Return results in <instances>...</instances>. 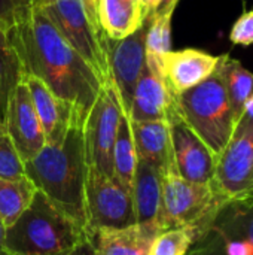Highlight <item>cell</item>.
I'll list each match as a JSON object with an SVG mask.
<instances>
[{
	"instance_id": "6da1fadb",
	"label": "cell",
	"mask_w": 253,
	"mask_h": 255,
	"mask_svg": "<svg viewBox=\"0 0 253 255\" xmlns=\"http://www.w3.org/2000/svg\"><path fill=\"white\" fill-rule=\"evenodd\" d=\"M6 31L19 58L22 75L39 78L72 108L76 126L84 127L104 85L95 70L69 45L39 6L25 21Z\"/></svg>"
},
{
	"instance_id": "7a4b0ae2",
	"label": "cell",
	"mask_w": 253,
	"mask_h": 255,
	"mask_svg": "<svg viewBox=\"0 0 253 255\" xmlns=\"http://www.w3.org/2000/svg\"><path fill=\"white\" fill-rule=\"evenodd\" d=\"M86 172L84 133L79 126H72L61 143L45 145L33 160L24 163V173L37 191L84 227Z\"/></svg>"
},
{
	"instance_id": "3957f363",
	"label": "cell",
	"mask_w": 253,
	"mask_h": 255,
	"mask_svg": "<svg viewBox=\"0 0 253 255\" xmlns=\"http://www.w3.org/2000/svg\"><path fill=\"white\" fill-rule=\"evenodd\" d=\"M85 241V227L37 191L25 212L6 229L4 250L9 255H61Z\"/></svg>"
},
{
	"instance_id": "277c9868",
	"label": "cell",
	"mask_w": 253,
	"mask_h": 255,
	"mask_svg": "<svg viewBox=\"0 0 253 255\" xmlns=\"http://www.w3.org/2000/svg\"><path fill=\"white\" fill-rule=\"evenodd\" d=\"M219 64L207 79L176 96L179 115L216 157L228 143L236 127Z\"/></svg>"
},
{
	"instance_id": "5b68a950",
	"label": "cell",
	"mask_w": 253,
	"mask_h": 255,
	"mask_svg": "<svg viewBox=\"0 0 253 255\" xmlns=\"http://www.w3.org/2000/svg\"><path fill=\"white\" fill-rule=\"evenodd\" d=\"M227 202L228 199L213 182L195 184L183 179L176 169H170L163 175L161 209L157 224L163 230L192 229L197 239Z\"/></svg>"
},
{
	"instance_id": "8992f818",
	"label": "cell",
	"mask_w": 253,
	"mask_h": 255,
	"mask_svg": "<svg viewBox=\"0 0 253 255\" xmlns=\"http://www.w3.org/2000/svg\"><path fill=\"white\" fill-rule=\"evenodd\" d=\"M185 255H253V196L228 200Z\"/></svg>"
},
{
	"instance_id": "52a82bcc",
	"label": "cell",
	"mask_w": 253,
	"mask_h": 255,
	"mask_svg": "<svg viewBox=\"0 0 253 255\" xmlns=\"http://www.w3.org/2000/svg\"><path fill=\"white\" fill-rule=\"evenodd\" d=\"M54 22L69 45L95 70L101 82H110L107 36L89 21L81 0H52L39 6Z\"/></svg>"
},
{
	"instance_id": "ba28073f",
	"label": "cell",
	"mask_w": 253,
	"mask_h": 255,
	"mask_svg": "<svg viewBox=\"0 0 253 255\" xmlns=\"http://www.w3.org/2000/svg\"><path fill=\"white\" fill-rule=\"evenodd\" d=\"M122 115L119 96L113 84L106 82L84 123L82 133L86 166L107 176H113V146Z\"/></svg>"
},
{
	"instance_id": "9c48e42d",
	"label": "cell",
	"mask_w": 253,
	"mask_h": 255,
	"mask_svg": "<svg viewBox=\"0 0 253 255\" xmlns=\"http://www.w3.org/2000/svg\"><path fill=\"white\" fill-rule=\"evenodd\" d=\"M136 224L133 193L115 176L88 167L85 181V229H122Z\"/></svg>"
},
{
	"instance_id": "30bf717a",
	"label": "cell",
	"mask_w": 253,
	"mask_h": 255,
	"mask_svg": "<svg viewBox=\"0 0 253 255\" xmlns=\"http://www.w3.org/2000/svg\"><path fill=\"white\" fill-rule=\"evenodd\" d=\"M213 184L228 199L253 191V117L243 114L233 134L216 157Z\"/></svg>"
},
{
	"instance_id": "8fae6325",
	"label": "cell",
	"mask_w": 253,
	"mask_h": 255,
	"mask_svg": "<svg viewBox=\"0 0 253 255\" xmlns=\"http://www.w3.org/2000/svg\"><path fill=\"white\" fill-rule=\"evenodd\" d=\"M154 13H146L142 25L130 36L115 40L107 37V63L110 82L113 84L124 114L131 111L137 81L146 66V37Z\"/></svg>"
},
{
	"instance_id": "7c38bea8",
	"label": "cell",
	"mask_w": 253,
	"mask_h": 255,
	"mask_svg": "<svg viewBox=\"0 0 253 255\" xmlns=\"http://www.w3.org/2000/svg\"><path fill=\"white\" fill-rule=\"evenodd\" d=\"M173 160L177 173L195 184H212L216 169V155L189 128L179 112L169 118Z\"/></svg>"
},
{
	"instance_id": "4fadbf2b",
	"label": "cell",
	"mask_w": 253,
	"mask_h": 255,
	"mask_svg": "<svg viewBox=\"0 0 253 255\" xmlns=\"http://www.w3.org/2000/svg\"><path fill=\"white\" fill-rule=\"evenodd\" d=\"M6 133L22 164L33 160L46 145L40 120L24 79L19 81L9 99Z\"/></svg>"
},
{
	"instance_id": "5bb4252c",
	"label": "cell",
	"mask_w": 253,
	"mask_h": 255,
	"mask_svg": "<svg viewBox=\"0 0 253 255\" xmlns=\"http://www.w3.org/2000/svg\"><path fill=\"white\" fill-rule=\"evenodd\" d=\"M174 112H177L176 94L164 75L145 66L134 90L130 121H169Z\"/></svg>"
},
{
	"instance_id": "9a60e30c",
	"label": "cell",
	"mask_w": 253,
	"mask_h": 255,
	"mask_svg": "<svg viewBox=\"0 0 253 255\" xmlns=\"http://www.w3.org/2000/svg\"><path fill=\"white\" fill-rule=\"evenodd\" d=\"M221 55H212L200 49L169 51L161 58L163 75L170 90L177 96L204 79L218 67Z\"/></svg>"
},
{
	"instance_id": "2e32d148",
	"label": "cell",
	"mask_w": 253,
	"mask_h": 255,
	"mask_svg": "<svg viewBox=\"0 0 253 255\" xmlns=\"http://www.w3.org/2000/svg\"><path fill=\"white\" fill-rule=\"evenodd\" d=\"M164 232L157 223H136L122 229H98L88 233L95 255H149L157 236Z\"/></svg>"
},
{
	"instance_id": "e0dca14e",
	"label": "cell",
	"mask_w": 253,
	"mask_h": 255,
	"mask_svg": "<svg viewBox=\"0 0 253 255\" xmlns=\"http://www.w3.org/2000/svg\"><path fill=\"white\" fill-rule=\"evenodd\" d=\"M22 79L28 87L34 109L45 133L46 145L61 143L69 128L76 126L72 108L66 102L60 100L39 78L22 75Z\"/></svg>"
},
{
	"instance_id": "ac0fdd59",
	"label": "cell",
	"mask_w": 253,
	"mask_h": 255,
	"mask_svg": "<svg viewBox=\"0 0 253 255\" xmlns=\"http://www.w3.org/2000/svg\"><path fill=\"white\" fill-rule=\"evenodd\" d=\"M130 127L139 161L157 167L163 175L176 169L167 121H130Z\"/></svg>"
},
{
	"instance_id": "d6986e66",
	"label": "cell",
	"mask_w": 253,
	"mask_h": 255,
	"mask_svg": "<svg viewBox=\"0 0 253 255\" xmlns=\"http://www.w3.org/2000/svg\"><path fill=\"white\" fill-rule=\"evenodd\" d=\"M131 193L136 223H157L161 209L163 173L157 167L139 161L133 178Z\"/></svg>"
},
{
	"instance_id": "ffe728a7",
	"label": "cell",
	"mask_w": 253,
	"mask_h": 255,
	"mask_svg": "<svg viewBox=\"0 0 253 255\" xmlns=\"http://www.w3.org/2000/svg\"><path fill=\"white\" fill-rule=\"evenodd\" d=\"M140 0H100L98 21L107 37L119 40L133 34L145 19Z\"/></svg>"
},
{
	"instance_id": "44dd1931",
	"label": "cell",
	"mask_w": 253,
	"mask_h": 255,
	"mask_svg": "<svg viewBox=\"0 0 253 255\" xmlns=\"http://www.w3.org/2000/svg\"><path fill=\"white\" fill-rule=\"evenodd\" d=\"M37 188L24 175L21 178H0V221L10 227L30 206Z\"/></svg>"
},
{
	"instance_id": "7402d4cb",
	"label": "cell",
	"mask_w": 253,
	"mask_h": 255,
	"mask_svg": "<svg viewBox=\"0 0 253 255\" xmlns=\"http://www.w3.org/2000/svg\"><path fill=\"white\" fill-rule=\"evenodd\" d=\"M219 66L225 79V87L231 103L234 123L237 126L243 115L246 102L253 94V73L248 70L239 60L231 58L230 54L221 55Z\"/></svg>"
},
{
	"instance_id": "603a6c76",
	"label": "cell",
	"mask_w": 253,
	"mask_h": 255,
	"mask_svg": "<svg viewBox=\"0 0 253 255\" xmlns=\"http://www.w3.org/2000/svg\"><path fill=\"white\" fill-rule=\"evenodd\" d=\"M22 79L19 58L9 40L7 31L0 27V128H6L9 99Z\"/></svg>"
},
{
	"instance_id": "cb8c5ba5",
	"label": "cell",
	"mask_w": 253,
	"mask_h": 255,
	"mask_svg": "<svg viewBox=\"0 0 253 255\" xmlns=\"http://www.w3.org/2000/svg\"><path fill=\"white\" fill-rule=\"evenodd\" d=\"M137 152L131 134L130 118L124 114L119 121L116 140L113 146V176L127 188L131 190L133 178L137 169Z\"/></svg>"
},
{
	"instance_id": "d4e9b609",
	"label": "cell",
	"mask_w": 253,
	"mask_h": 255,
	"mask_svg": "<svg viewBox=\"0 0 253 255\" xmlns=\"http://www.w3.org/2000/svg\"><path fill=\"white\" fill-rule=\"evenodd\" d=\"M195 241V232L188 227L161 232L152 244L149 255H185Z\"/></svg>"
},
{
	"instance_id": "484cf974",
	"label": "cell",
	"mask_w": 253,
	"mask_h": 255,
	"mask_svg": "<svg viewBox=\"0 0 253 255\" xmlns=\"http://www.w3.org/2000/svg\"><path fill=\"white\" fill-rule=\"evenodd\" d=\"M24 175V164L18 157L6 128H0V178H21Z\"/></svg>"
},
{
	"instance_id": "4316f807",
	"label": "cell",
	"mask_w": 253,
	"mask_h": 255,
	"mask_svg": "<svg viewBox=\"0 0 253 255\" xmlns=\"http://www.w3.org/2000/svg\"><path fill=\"white\" fill-rule=\"evenodd\" d=\"M36 0H0V27L9 30L25 21L33 9Z\"/></svg>"
},
{
	"instance_id": "83f0119b",
	"label": "cell",
	"mask_w": 253,
	"mask_h": 255,
	"mask_svg": "<svg viewBox=\"0 0 253 255\" xmlns=\"http://www.w3.org/2000/svg\"><path fill=\"white\" fill-rule=\"evenodd\" d=\"M230 40L234 45L251 46L253 45V9L245 12L231 27Z\"/></svg>"
},
{
	"instance_id": "f1b7e54d",
	"label": "cell",
	"mask_w": 253,
	"mask_h": 255,
	"mask_svg": "<svg viewBox=\"0 0 253 255\" xmlns=\"http://www.w3.org/2000/svg\"><path fill=\"white\" fill-rule=\"evenodd\" d=\"M82 1V6L89 18V21L92 22L94 27H97L98 30H103L101 25H100V21H98V4H100V0H81Z\"/></svg>"
},
{
	"instance_id": "f546056e",
	"label": "cell",
	"mask_w": 253,
	"mask_h": 255,
	"mask_svg": "<svg viewBox=\"0 0 253 255\" xmlns=\"http://www.w3.org/2000/svg\"><path fill=\"white\" fill-rule=\"evenodd\" d=\"M61 255H95V253H94V248H92V245H91V242L88 239V241L82 242L81 245H78L76 248H73V250H70V251H67V253Z\"/></svg>"
},
{
	"instance_id": "4dcf8cb0",
	"label": "cell",
	"mask_w": 253,
	"mask_h": 255,
	"mask_svg": "<svg viewBox=\"0 0 253 255\" xmlns=\"http://www.w3.org/2000/svg\"><path fill=\"white\" fill-rule=\"evenodd\" d=\"M4 233H6V229L0 221V255H9L7 251L4 250Z\"/></svg>"
},
{
	"instance_id": "1f68e13d",
	"label": "cell",
	"mask_w": 253,
	"mask_h": 255,
	"mask_svg": "<svg viewBox=\"0 0 253 255\" xmlns=\"http://www.w3.org/2000/svg\"><path fill=\"white\" fill-rule=\"evenodd\" d=\"M52 0H36V6H45L48 3H51Z\"/></svg>"
},
{
	"instance_id": "d6a6232c",
	"label": "cell",
	"mask_w": 253,
	"mask_h": 255,
	"mask_svg": "<svg viewBox=\"0 0 253 255\" xmlns=\"http://www.w3.org/2000/svg\"><path fill=\"white\" fill-rule=\"evenodd\" d=\"M251 196H253V191H252V193H251Z\"/></svg>"
},
{
	"instance_id": "836d02e7",
	"label": "cell",
	"mask_w": 253,
	"mask_h": 255,
	"mask_svg": "<svg viewBox=\"0 0 253 255\" xmlns=\"http://www.w3.org/2000/svg\"><path fill=\"white\" fill-rule=\"evenodd\" d=\"M140 1H142V0H140Z\"/></svg>"
}]
</instances>
